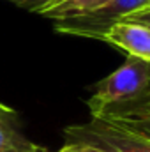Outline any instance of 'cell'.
Masks as SVG:
<instances>
[{"label": "cell", "instance_id": "5b68a950", "mask_svg": "<svg viewBox=\"0 0 150 152\" xmlns=\"http://www.w3.org/2000/svg\"><path fill=\"white\" fill-rule=\"evenodd\" d=\"M99 118L113 122L124 129H129L150 140V101L113 106L103 115H99Z\"/></svg>", "mask_w": 150, "mask_h": 152}, {"label": "cell", "instance_id": "52a82bcc", "mask_svg": "<svg viewBox=\"0 0 150 152\" xmlns=\"http://www.w3.org/2000/svg\"><path fill=\"white\" fill-rule=\"evenodd\" d=\"M108 0H50L44 7H41L37 14L46 16L50 20H64L73 18L79 14H87L101 5H104Z\"/></svg>", "mask_w": 150, "mask_h": 152}, {"label": "cell", "instance_id": "7a4b0ae2", "mask_svg": "<svg viewBox=\"0 0 150 152\" xmlns=\"http://www.w3.org/2000/svg\"><path fill=\"white\" fill-rule=\"evenodd\" d=\"M66 143H87L108 152H150V140L113 122L92 117L85 124L64 129Z\"/></svg>", "mask_w": 150, "mask_h": 152}, {"label": "cell", "instance_id": "9c48e42d", "mask_svg": "<svg viewBox=\"0 0 150 152\" xmlns=\"http://www.w3.org/2000/svg\"><path fill=\"white\" fill-rule=\"evenodd\" d=\"M57 152H108V151L94 147V145H87V143H64V147L58 149Z\"/></svg>", "mask_w": 150, "mask_h": 152}, {"label": "cell", "instance_id": "8fae6325", "mask_svg": "<svg viewBox=\"0 0 150 152\" xmlns=\"http://www.w3.org/2000/svg\"><path fill=\"white\" fill-rule=\"evenodd\" d=\"M149 5H150V2H149Z\"/></svg>", "mask_w": 150, "mask_h": 152}, {"label": "cell", "instance_id": "6da1fadb", "mask_svg": "<svg viewBox=\"0 0 150 152\" xmlns=\"http://www.w3.org/2000/svg\"><path fill=\"white\" fill-rule=\"evenodd\" d=\"M145 101H150V62L127 57L118 69L95 83L87 104L92 117H99L113 106Z\"/></svg>", "mask_w": 150, "mask_h": 152}, {"label": "cell", "instance_id": "ba28073f", "mask_svg": "<svg viewBox=\"0 0 150 152\" xmlns=\"http://www.w3.org/2000/svg\"><path fill=\"white\" fill-rule=\"evenodd\" d=\"M120 21H133V23H140V25H145V27L150 28V5H145V7H141V9H138V11H134L131 14H127Z\"/></svg>", "mask_w": 150, "mask_h": 152}, {"label": "cell", "instance_id": "30bf717a", "mask_svg": "<svg viewBox=\"0 0 150 152\" xmlns=\"http://www.w3.org/2000/svg\"><path fill=\"white\" fill-rule=\"evenodd\" d=\"M7 2H12L16 4L18 7H23L27 11H32V12H37L41 7H44L50 0H7Z\"/></svg>", "mask_w": 150, "mask_h": 152}, {"label": "cell", "instance_id": "277c9868", "mask_svg": "<svg viewBox=\"0 0 150 152\" xmlns=\"http://www.w3.org/2000/svg\"><path fill=\"white\" fill-rule=\"evenodd\" d=\"M104 42L125 51L127 57H136L150 62V28L133 21H117L104 34Z\"/></svg>", "mask_w": 150, "mask_h": 152}, {"label": "cell", "instance_id": "8992f818", "mask_svg": "<svg viewBox=\"0 0 150 152\" xmlns=\"http://www.w3.org/2000/svg\"><path fill=\"white\" fill-rule=\"evenodd\" d=\"M0 152H39L20 129L18 115L14 110L0 103Z\"/></svg>", "mask_w": 150, "mask_h": 152}, {"label": "cell", "instance_id": "3957f363", "mask_svg": "<svg viewBox=\"0 0 150 152\" xmlns=\"http://www.w3.org/2000/svg\"><path fill=\"white\" fill-rule=\"evenodd\" d=\"M149 2L150 0H108L104 5L87 14L55 20V30L60 34L103 41L110 27H113L117 21L124 20L127 14L149 5Z\"/></svg>", "mask_w": 150, "mask_h": 152}]
</instances>
